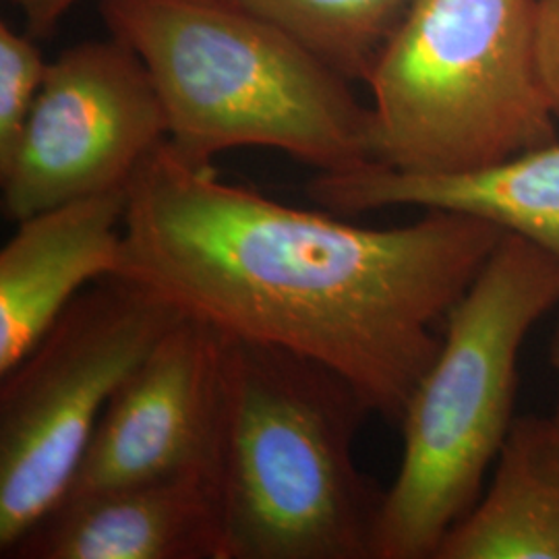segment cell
Instances as JSON below:
<instances>
[{
  "label": "cell",
  "instance_id": "cell-2",
  "mask_svg": "<svg viewBox=\"0 0 559 559\" xmlns=\"http://www.w3.org/2000/svg\"><path fill=\"white\" fill-rule=\"evenodd\" d=\"M102 17L145 64L180 156L260 145L318 175L373 162L371 106L278 23L235 0H102Z\"/></svg>",
  "mask_w": 559,
  "mask_h": 559
},
{
  "label": "cell",
  "instance_id": "cell-16",
  "mask_svg": "<svg viewBox=\"0 0 559 559\" xmlns=\"http://www.w3.org/2000/svg\"><path fill=\"white\" fill-rule=\"evenodd\" d=\"M25 17L27 32L34 38H48L57 29L67 11L80 0H4Z\"/></svg>",
  "mask_w": 559,
  "mask_h": 559
},
{
  "label": "cell",
  "instance_id": "cell-1",
  "mask_svg": "<svg viewBox=\"0 0 559 559\" xmlns=\"http://www.w3.org/2000/svg\"><path fill=\"white\" fill-rule=\"evenodd\" d=\"M122 230L117 276L226 338L318 362L392 423L440 350V321L506 235L443 210L365 228L224 182L168 140L129 182Z\"/></svg>",
  "mask_w": 559,
  "mask_h": 559
},
{
  "label": "cell",
  "instance_id": "cell-6",
  "mask_svg": "<svg viewBox=\"0 0 559 559\" xmlns=\"http://www.w3.org/2000/svg\"><path fill=\"white\" fill-rule=\"evenodd\" d=\"M182 318L124 276L90 284L0 385V556L57 503L106 404Z\"/></svg>",
  "mask_w": 559,
  "mask_h": 559
},
{
  "label": "cell",
  "instance_id": "cell-17",
  "mask_svg": "<svg viewBox=\"0 0 559 559\" xmlns=\"http://www.w3.org/2000/svg\"><path fill=\"white\" fill-rule=\"evenodd\" d=\"M549 360H551V367H554V371H556V376H558V400H556V411H554V417H551V419L556 420V425L559 427V325L556 328L554 340H551Z\"/></svg>",
  "mask_w": 559,
  "mask_h": 559
},
{
  "label": "cell",
  "instance_id": "cell-10",
  "mask_svg": "<svg viewBox=\"0 0 559 559\" xmlns=\"http://www.w3.org/2000/svg\"><path fill=\"white\" fill-rule=\"evenodd\" d=\"M127 187L17 224L0 251V376L9 373L90 284L117 276Z\"/></svg>",
  "mask_w": 559,
  "mask_h": 559
},
{
  "label": "cell",
  "instance_id": "cell-5",
  "mask_svg": "<svg viewBox=\"0 0 559 559\" xmlns=\"http://www.w3.org/2000/svg\"><path fill=\"white\" fill-rule=\"evenodd\" d=\"M535 13L537 0H417L365 80L373 162L468 173L559 141Z\"/></svg>",
  "mask_w": 559,
  "mask_h": 559
},
{
  "label": "cell",
  "instance_id": "cell-12",
  "mask_svg": "<svg viewBox=\"0 0 559 559\" xmlns=\"http://www.w3.org/2000/svg\"><path fill=\"white\" fill-rule=\"evenodd\" d=\"M436 559H559V427L520 417L487 493L448 531Z\"/></svg>",
  "mask_w": 559,
  "mask_h": 559
},
{
  "label": "cell",
  "instance_id": "cell-8",
  "mask_svg": "<svg viewBox=\"0 0 559 559\" xmlns=\"http://www.w3.org/2000/svg\"><path fill=\"white\" fill-rule=\"evenodd\" d=\"M222 360L221 332L182 316L106 404L60 501L182 473L216 471Z\"/></svg>",
  "mask_w": 559,
  "mask_h": 559
},
{
  "label": "cell",
  "instance_id": "cell-9",
  "mask_svg": "<svg viewBox=\"0 0 559 559\" xmlns=\"http://www.w3.org/2000/svg\"><path fill=\"white\" fill-rule=\"evenodd\" d=\"M216 471L145 480L57 503L9 559H222Z\"/></svg>",
  "mask_w": 559,
  "mask_h": 559
},
{
  "label": "cell",
  "instance_id": "cell-4",
  "mask_svg": "<svg viewBox=\"0 0 559 559\" xmlns=\"http://www.w3.org/2000/svg\"><path fill=\"white\" fill-rule=\"evenodd\" d=\"M559 302V260L503 235L443 321L441 344L404 406L402 460L383 493L373 559H436L480 498L514 423L520 350Z\"/></svg>",
  "mask_w": 559,
  "mask_h": 559
},
{
  "label": "cell",
  "instance_id": "cell-14",
  "mask_svg": "<svg viewBox=\"0 0 559 559\" xmlns=\"http://www.w3.org/2000/svg\"><path fill=\"white\" fill-rule=\"evenodd\" d=\"M36 40L29 32L0 23V158L20 140L48 71Z\"/></svg>",
  "mask_w": 559,
  "mask_h": 559
},
{
  "label": "cell",
  "instance_id": "cell-3",
  "mask_svg": "<svg viewBox=\"0 0 559 559\" xmlns=\"http://www.w3.org/2000/svg\"><path fill=\"white\" fill-rule=\"evenodd\" d=\"M365 415L334 371L224 336L222 559H373L385 491L355 462Z\"/></svg>",
  "mask_w": 559,
  "mask_h": 559
},
{
  "label": "cell",
  "instance_id": "cell-7",
  "mask_svg": "<svg viewBox=\"0 0 559 559\" xmlns=\"http://www.w3.org/2000/svg\"><path fill=\"white\" fill-rule=\"evenodd\" d=\"M168 140L160 94L140 57L112 38L48 62L13 150L0 158V205L21 221L69 201L129 187Z\"/></svg>",
  "mask_w": 559,
  "mask_h": 559
},
{
  "label": "cell",
  "instance_id": "cell-13",
  "mask_svg": "<svg viewBox=\"0 0 559 559\" xmlns=\"http://www.w3.org/2000/svg\"><path fill=\"white\" fill-rule=\"evenodd\" d=\"M278 23L346 80L365 81L417 0H235Z\"/></svg>",
  "mask_w": 559,
  "mask_h": 559
},
{
  "label": "cell",
  "instance_id": "cell-11",
  "mask_svg": "<svg viewBox=\"0 0 559 559\" xmlns=\"http://www.w3.org/2000/svg\"><path fill=\"white\" fill-rule=\"evenodd\" d=\"M307 195L344 218L396 205L477 216L559 260V141L468 173L417 175L376 162L320 173Z\"/></svg>",
  "mask_w": 559,
  "mask_h": 559
},
{
  "label": "cell",
  "instance_id": "cell-15",
  "mask_svg": "<svg viewBox=\"0 0 559 559\" xmlns=\"http://www.w3.org/2000/svg\"><path fill=\"white\" fill-rule=\"evenodd\" d=\"M535 44L540 81L559 119V0H537Z\"/></svg>",
  "mask_w": 559,
  "mask_h": 559
}]
</instances>
